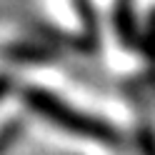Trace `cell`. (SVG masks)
<instances>
[{
	"instance_id": "6da1fadb",
	"label": "cell",
	"mask_w": 155,
	"mask_h": 155,
	"mask_svg": "<svg viewBox=\"0 0 155 155\" xmlns=\"http://www.w3.org/2000/svg\"><path fill=\"white\" fill-rule=\"evenodd\" d=\"M58 155H115V153H95V150H78V148H68V150H60Z\"/></svg>"
}]
</instances>
